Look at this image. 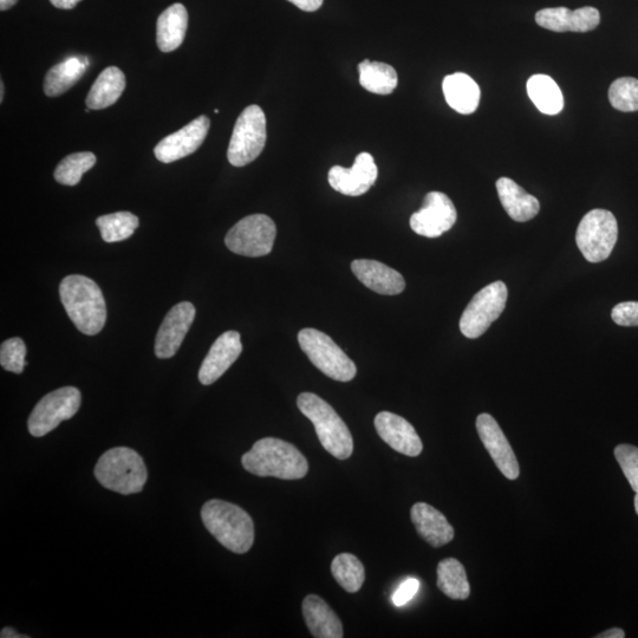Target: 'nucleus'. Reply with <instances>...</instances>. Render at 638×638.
<instances>
[{
    "label": "nucleus",
    "mask_w": 638,
    "mask_h": 638,
    "mask_svg": "<svg viewBox=\"0 0 638 638\" xmlns=\"http://www.w3.org/2000/svg\"><path fill=\"white\" fill-rule=\"evenodd\" d=\"M245 470L257 477L282 480L303 479L309 472L307 458L290 442L264 438L253 445L242 458Z\"/></svg>",
    "instance_id": "obj_2"
},
{
    "label": "nucleus",
    "mask_w": 638,
    "mask_h": 638,
    "mask_svg": "<svg viewBox=\"0 0 638 638\" xmlns=\"http://www.w3.org/2000/svg\"><path fill=\"white\" fill-rule=\"evenodd\" d=\"M609 101L620 112H638V80L633 77L617 78L610 86Z\"/></svg>",
    "instance_id": "obj_34"
},
{
    "label": "nucleus",
    "mask_w": 638,
    "mask_h": 638,
    "mask_svg": "<svg viewBox=\"0 0 638 638\" xmlns=\"http://www.w3.org/2000/svg\"><path fill=\"white\" fill-rule=\"evenodd\" d=\"M458 213L453 201L445 193L431 192L426 195L421 210L410 217V227L426 238H438L457 223Z\"/></svg>",
    "instance_id": "obj_12"
},
{
    "label": "nucleus",
    "mask_w": 638,
    "mask_h": 638,
    "mask_svg": "<svg viewBox=\"0 0 638 638\" xmlns=\"http://www.w3.org/2000/svg\"><path fill=\"white\" fill-rule=\"evenodd\" d=\"M615 458L620 464L631 488L638 492V448L631 445H620L615 448Z\"/></svg>",
    "instance_id": "obj_36"
},
{
    "label": "nucleus",
    "mask_w": 638,
    "mask_h": 638,
    "mask_svg": "<svg viewBox=\"0 0 638 638\" xmlns=\"http://www.w3.org/2000/svg\"><path fill=\"white\" fill-rule=\"evenodd\" d=\"M536 22L544 29L555 32H589L601 22L600 11L592 6L571 11L566 8H551L537 12Z\"/></svg>",
    "instance_id": "obj_19"
},
{
    "label": "nucleus",
    "mask_w": 638,
    "mask_h": 638,
    "mask_svg": "<svg viewBox=\"0 0 638 638\" xmlns=\"http://www.w3.org/2000/svg\"><path fill=\"white\" fill-rule=\"evenodd\" d=\"M188 12L184 5L173 4L161 13L156 24V43L162 52H172L184 43Z\"/></svg>",
    "instance_id": "obj_25"
},
{
    "label": "nucleus",
    "mask_w": 638,
    "mask_h": 638,
    "mask_svg": "<svg viewBox=\"0 0 638 638\" xmlns=\"http://www.w3.org/2000/svg\"><path fill=\"white\" fill-rule=\"evenodd\" d=\"M420 582L418 579L409 578L407 581L403 582L399 589L394 592L393 595V603L396 607H403L408 602L412 601L416 592L419 591Z\"/></svg>",
    "instance_id": "obj_38"
},
{
    "label": "nucleus",
    "mask_w": 638,
    "mask_h": 638,
    "mask_svg": "<svg viewBox=\"0 0 638 638\" xmlns=\"http://www.w3.org/2000/svg\"><path fill=\"white\" fill-rule=\"evenodd\" d=\"M243 353L242 337L238 331H226L217 338L199 370V381L204 386L218 381Z\"/></svg>",
    "instance_id": "obj_17"
},
{
    "label": "nucleus",
    "mask_w": 638,
    "mask_h": 638,
    "mask_svg": "<svg viewBox=\"0 0 638 638\" xmlns=\"http://www.w3.org/2000/svg\"><path fill=\"white\" fill-rule=\"evenodd\" d=\"M448 106L462 115H470L479 107L481 91L472 77L457 73L448 75L442 82Z\"/></svg>",
    "instance_id": "obj_24"
},
{
    "label": "nucleus",
    "mask_w": 638,
    "mask_h": 638,
    "mask_svg": "<svg viewBox=\"0 0 638 638\" xmlns=\"http://www.w3.org/2000/svg\"><path fill=\"white\" fill-rule=\"evenodd\" d=\"M596 637L597 638H624L626 637V633H624V631L620 628H614V629L604 631V633L597 635Z\"/></svg>",
    "instance_id": "obj_41"
},
{
    "label": "nucleus",
    "mask_w": 638,
    "mask_h": 638,
    "mask_svg": "<svg viewBox=\"0 0 638 638\" xmlns=\"http://www.w3.org/2000/svg\"><path fill=\"white\" fill-rule=\"evenodd\" d=\"M63 307L78 331L99 334L107 321V305L99 285L81 275L65 277L60 285Z\"/></svg>",
    "instance_id": "obj_1"
},
{
    "label": "nucleus",
    "mask_w": 638,
    "mask_h": 638,
    "mask_svg": "<svg viewBox=\"0 0 638 638\" xmlns=\"http://www.w3.org/2000/svg\"><path fill=\"white\" fill-rule=\"evenodd\" d=\"M18 3V0H0V10L6 11Z\"/></svg>",
    "instance_id": "obj_43"
},
{
    "label": "nucleus",
    "mask_w": 638,
    "mask_h": 638,
    "mask_svg": "<svg viewBox=\"0 0 638 638\" xmlns=\"http://www.w3.org/2000/svg\"><path fill=\"white\" fill-rule=\"evenodd\" d=\"M4 100V83L3 81L0 82V102H3Z\"/></svg>",
    "instance_id": "obj_44"
},
{
    "label": "nucleus",
    "mask_w": 638,
    "mask_h": 638,
    "mask_svg": "<svg viewBox=\"0 0 638 638\" xmlns=\"http://www.w3.org/2000/svg\"><path fill=\"white\" fill-rule=\"evenodd\" d=\"M25 356L26 347L22 338H10L0 348V364L6 371H11V373H23L26 366Z\"/></svg>",
    "instance_id": "obj_35"
},
{
    "label": "nucleus",
    "mask_w": 638,
    "mask_h": 638,
    "mask_svg": "<svg viewBox=\"0 0 638 638\" xmlns=\"http://www.w3.org/2000/svg\"><path fill=\"white\" fill-rule=\"evenodd\" d=\"M477 431L500 473H503L507 479H518L520 467L516 454L493 416L486 413L480 414L477 419Z\"/></svg>",
    "instance_id": "obj_14"
},
{
    "label": "nucleus",
    "mask_w": 638,
    "mask_h": 638,
    "mask_svg": "<svg viewBox=\"0 0 638 638\" xmlns=\"http://www.w3.org/2000/svg\"><path fill=\"white\" fill-rule=\"evenodd\" d=\"M635 511L638 514V492H636L635 496Z\"/></svg>",
    "instance_id": "obj_45"
},
{
    "label": "nucleus",
    "mask_w": 638,
    "mask_h": 638,
    "mask_svg": "<svg viewBox=\"0 0 638 638\" xmlns=\"http://www.w3.org/2000/svg\"><path fill=\"white\" fill-rule=\"evenodd\" d=\"M95 164L96 156L94 153L70 154L55 169V180L64 186H76L82 180L83 174L90 171Z\"/></svg>",
    "instance_id": "obj_33"
},
{
    "label": "nucleus",
    "mask_w": 638,
    "mask_h": 638,
    "mask_svg": "<svg viewBox=\"0 0 638 638\" xmlns=\"http://www.w3.org/2000/svg\"><path fill=\"white\" fill-rule=\"evenodd\" d=\"M87 56H70L52 67L44 81V93L49 97L60 96L81 80L89 67Z\"/></svg>",
    "instance_id": "obj_26"
},
{
    "label": "nucleus",
    "mask_w": 638,
    "mask_h": 638,
    "mask_svg": "<svg viewBox=\"0 0 638 638\" xmlns=\"http://www.w3.org/2000/svg\"><path fill=\"white\" fill-rule=\"evenodd\" d=\"M377 175H379V171H377L373 156L369 153H361L356 156L351 168L332 167L328 179L330 186L335 191L349 195V197H360L374 186Z\"/></svg>",
    "instance_id": "obj_15"
},
{
    "label": "nucleus",
    "mask_w": 638,
    "mask_h": 638,
    "mask_svg": "<svg viewBox=\"0 0 638 638\" xmlns=\"http://www.w3.org/2000/svg\"><path fill=\"white\" fill-rule=\"evenodd\" d=\"M96 225L104 242L119 243L132 237L138 230L139 218L130 212H117L97 218Z\"/></svg>",
    "instance_id": "obj_32"
},
{
    "label": "nucleus",
    "mask_w": 638,
    "mask_h": 638,
    "mask_svg": "<svg viewBox=\"0 0 638 638\" xmlns=\"http://www.w3.org/2000/svg\"><path fill=\"white\" fill-rule=\"evenodd\" d=\"M289 2L307 12L317 11L323 4V0H289Z\"/></svg>",
    "instance_id": "obj_39"
},
{
    "label": "nucleus",
    "mask_w": 638,
    "mask_h": 638,
    "mask_svg": "<svg viewBox=\"0 0 638 638\" xmlns=\"http://www.w3.org/2000/svg\"><path fill=\"white\" fill-rule=\"evenodd\" d=\"M266 116L259 106L247 107L238 117L230 141L227 159L234 167H244L255 161L264 151Z\"/></svg>",
    "instance_id": "obj_8"
},
{
    "label": "nucleus",
    "mask_w": 638,
    "mask_h": 638,
    "mask_svg": "<svg viewBox=\"0 0 638 638\" xmlns=\"http://www.w3.org/2000/svg\"><path fill=\"white\" fill-rule=\"evenodd\" d=\"M331 572L336 582L349 594L360 591L366 581V570L363 564L351 553H341L336 556L331 563Z\"/></svg>",
    "instance_id": "obj_31"
},
{
    "label": "nucleus",
    "mask_w": 638,
    "mask_h": 638,
    "mask_svg": "<svg viewBox=\"0 0 638 638\" xmlns=\"http://www.w3.org/2000/svg\"><path fill=\"white\" fill-rule=\"evenodd\" d=\"M125 89L126 76L119 68L104 69L89 91L87 107L101 110L113 106L119 101Z\"/></svg>",
    "instance_id": "obj_27"
},
{
    "label": "nucleus",
    "mask_w": 638,
    "mask_h": 638,
    "mask_svg": "<svg viewBox=\"0 0 638 638\" xmlns=\"http://www.w3.org/2000/svg\"><path fill=\"white\" fill-rule=\"evenodd\" d=\"M201 519L224 548L238 555L249 552L255 543V524L238 505L218 499L207 501L201 509Z\"/></svg>",
    "instance_id": "obj_3"
},
{
    "label": "nucleus",
    "mask_w": 638,
    "mask_h": 638,
    "mask_svg": "<svg viewBox=\"0 0 638 638\" xmlns=\"http://www.w3.org/2000/svg\"><path fill=\"white\" fill-rule=\"evenodd\" d=\"M410 517L423 540L433 546L441 548L454 539V529L448 523L447 518L433 506L426 503H418L412 507Z\"/></svg>",
    "instance_id": "obj_21"
},
{
    "label": "nucleus",
    "mask_w": 638,
    "mask_h": 638,
    "mask_svg": "<svg viewBox=\"0 0 638 638\" xmlns=\"http://www.w3.org/2000/svg\"><path fill=\"white\" fill-rule=\"evenodd\" d=\"M358 71L361 86L377 95L392 94L399 82L396 70L386 63L366 60L358 65Z\"/></svg>",
    "instance_id": "obj_30"
},
{
    "label": "nucleus",
    "mask_w": 638,
    "mask_h": 638,
    "mask_svg": "<svg viewBox=\"0 0 638 638\" xmlns=\"http://www.w3.org/2000/svg\"><path fill=\"white\" fill-rule=\"evenodd\" d=\"M527 94L540 113L557 115L564 108V97L558 84L548 75H533L527 81Z\"/></svg>",
    "instance_id": "obj_28"
},
{
    "label": "nucleus",
    "mask_w": 638,
    "mask_h": 638,
    "mask_svg": "<svg viewBox=\"0 0 638 638\" xmlns=\"http://www.w3.org/2000/svg\"><path fill=\"white\" fill-rule=\"evenodd\" d=\"M277 234L275 221L265 214H252L239 221L226 234L227 249L239 256H268Z\"/></svg>",
    "instance_id": "obj_9"
},
{
    "label": "nucleus",
    "mask_w": 638,
    "mask_h": 638,
    "mask_svg": "<svg viewBox=\"0 0 638 638\" xmlns=\"http://www.w3.org/2000/svg\"><path fill=\"white\" fill-rule=\"evenodd\" d=\"M611 318L621 327H638V302L617 304L611 311Z\"/></svg>",
    "instance_id": "obj_37"
},
{
    "label": "nucleus",
    "mask_w": 638,
    "mask_h": 638,
    "mask_svg": "<svg viewBox=\"0 0 638 638\" xmlns=\"http://www.w3.org/2000/svg\"><path fill=\"white\" fill-rule=\"evenodd\" d=\"M438 588L452 600H467L471 595L466 570L458 559L447 558L438 565Z\"/></svg>",
    "instance_id": "obj_29"
},
{
    "label": "nucleus",
    "mask_w": 638,
    "mask_h": 638,
    "mask_svg": "<svg viewBox=\"0 0 638 638\" xmlns=\"http://www.w3.org/2000/svg\"><path fill=\"white\" fill-rule=\"evenodd\" d=\"M80 2H82V0H50V3L54 5L55 8L62 10L74 9Z\"/></svg>",
    "instance_id": "obj_40"
},
{
    "label": "nucleus",
    "mask_w": 638,
    "mask_h": 638,
    "mask_svg": "<svg viewBox=\"0 0 638 638\" xmlns=\"http://www.w3.org/2000/svg\"><path fill=\"white\" fill-rule=\"evenodd\" d=\"M297 406L314 423L319 441L332 457L347 460L354 452V440L349 428L327 401L312 393L298 396Z\"/></svg>",
    "instance_id": "obj_4"
},
{
    "label": "nucleus",
    "mask_w": 638,
    "mask_h": 638,
    "mask_svg": "<svg viewBox=\"0 0 638 638\" xmlns=\"http://www.w3.org/2000/svg\"><path fill=\"white\" fill-rule=\"evenodd\" d=\"M210 127V119L207 116H199L178 132L161 140L154 148L156 159L164 164H172L197 152L203 145Z\"/></svg>",
    "instance_id": "obj_13"
},
{
    "label": "nucleus",
    "mask_w": 638,
    "mask_h": 638,
    "mask_svg": "<svg viewBox=\"0 0 638 638\" xmlns=\"http://www.w3.org/2000/svg\"><path fill=\"white\" fill-rule=\"evenodd\" d=\"M81 402V392L75 387H63L45 395L32 410L28 420L30 434L35 438H42L54 431L63 421L74 418Z\"/></svg>",
    "instance_id": "obj_11"
},
{
    "label": "nucleus",
    "mask_w": 638,
    "mask_h": 638,
    "mask_svg": "<svg viewBox=\"0 0 638 638\" xmlns=\"http://www.w3.org/2000/svg\"><path fill=\"white\" fill-rule=\"evenodd\" d=\"M496 186L500 203L514 221L525 223L538 216L540 211L538 199L525 192L516 181L500 178Z\"/></svg>",
    "instance_id": "obj_23"
},
{
    "label": "nucleus",
    "mask_w": 638,
    "mask_h": 638,
    "mask_svg": "<svg viewBox=\"0 0 638 638\" xmlns=\"http://www.w3.org/2000/svg\"><path fill=\"white\" fill-rule=\"evenodd\" d=\"M509 291L503 282H494L472 298L460 319V330L467 338L483 336L493 322L503 314Z\"/></svg>",
    "instance_id": "obj_10"
},
{
    "label": "nucleus",
    "mask_w": 638,
    "mask_h": 638,
    "mask_svg": "<svg viewBox=\"0 0 638 638\" xmlns=\"http://www.w3.org/2000/svg\"><path fill=\"white\" fill-rule=\"evenodd\" d=\"M0 637H2V638H28L29 636L19 635L17 633V631L13 630L12 628H4L2 630V634H0Z\"/></svg>",
    "instance_id": "obj_42"
},
{
    "label": "nucleus",
    "mask_w": 638,
    "mask_h": 638,
    "mask_svg": "<svg viewBox=\"0 0 638 638\" xmlns=\"http://www.w3.org/2000/svg\"><path fill=\"white\" fill-rule=\"evenodd\" d=\"M617 238L618 225L614 214L600 208L585 214L576 233L579 251L589 263L595 264L610 257Z\"/></svg>",
    "instance_id": "obj_7"
},
{
    "label": "nucleus",
    "mask_w": 638,
    "mask_h": 638,
    "mask_svg": "<svg viewBox=\"0 0 638 638\" xmlns=\"http://www.w3.org/2000/svg\"><path fill=\"white\" fill-rule=\"evenodd\" d=\"M375 428L380 438L392 447L394 451L407 457H419L423 445L418 433L402 416L390 412L376 415Z\"/></svg>",
    "instance_id": "obj_18"
},
{
    "label": "nucleus",
    "mask_w": 638,
    "mask_h": 638,
    "mask_svg": "<svg viewBox=\"0 0 638 638\" xmlns=\"http://www.w3.org/2000/svg\"><path fill=\"white\" fill-rule=\"evenodd\" d=\"M351 271L363 285L376 294L395 296L406 289L405 278L400 272L383 263L370 259H358L351 264Z\"/></svg>",
    "instance_id": "obj_20"
},
{
    "label": "nucleus",
    "mask_w": 638,
    "mask_h": 638,
    "mask_svg": "<svg viewBox=\"0 0 638 638\" xmlns=\"http://www.w3.org/2000/svg\"><path fill=\"white\" fill-rule=\"evenodd\" d=\"M298 342L314 366L330 379L349 382L357 374L353 360L324 332L307 328L298 334Z\"/></svg>",
    "instance_id": "obj_6"
},
{
    "label": "nucleus",
    "mask_w": 638,
    "mask_h": 638,
    "mask_svg": "<svg viewBox=\"0 0 638 638\" xmlns=\"http://www.w3.org/2000/svg\"><path fill=\"white\" fill-rule=\"evenodd\" d=\"M195 314L197 311L190 302L179 303L168 312L155 338L156 357L166 360L178 353L194 322Z\"/></svg>",
    "instance_id": "obj_16"
},
{
    "label": "nucleus",
    "mask_w": 638,
    "mask_h": 638,
    "mask_svg": "<svg viewBox=\"0 0 638 638\" xmlns=\"http://www.w3.org/2000/svg\"><path fill=\"white\" fill-rule=\"evenodd\" d=\"M302 611L312 636L316 638L343 637V626L340 618L321 597L317 595L305 597Z\"/></svg>",
    "instance_id": "obj_22"
},
{
    "label": "nucleus",
    "mask_w": 638,
    "mask_h": 638,
    "mask_svg": "<svg viewBox=\"0 0 638 638\" xmlns=\"http://www.w3.org/2000/svg\"><path fill=\"white\" fill-rule=\"evenodd\" d=\"M97 481L107 490L129 496L140 493L148 479L145 461L128 447L109 449L95 467Z\"/></svg>",
    "instance_id": "obj_5"
}]
</instances>
